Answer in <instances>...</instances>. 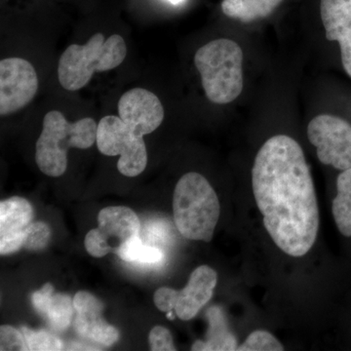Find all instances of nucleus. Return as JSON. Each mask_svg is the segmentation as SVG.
Masks as SVG:
<instances>
[{
	"label": "nucleus",
	"mask_w": 351,
	"mask_h": 351,
	"mask_svg": "<svg viewBox=\"0 0 351 351\" xmlns=\"http://www.w3.org/2000/svg\"><path fill=\"white\" fill-rule=\"evenodd\" d=\"M252 186L270 239L291 257L306 255L317 237L319 211L301 145L286 135L269 138L256 156Z\"/></svg>",
	"instance_id": "nucleus-1"
},
{
	"label": "nucleus",
	"mask_w": 351,
	"mask_h": 351,
	"mask_svg": "<svg viewBox=\"0 0 351 351\" xmlns=\"http://www.w3.org/2000/svg\"><path fill=\"white\" fill-rule=\"evenodd\" d=\"M176 226L182 237L210 242L221 214V205L210 182L198 173L182 176L173 197Z\"/></svg>",
	"instance_id": "nucleus-2"
},
{
	"label": "nucleus",
	"mask_w": 351,
	"mask_h": 351,
	"mask_svg": "<svg viewBox=\"0 0 351 351\" xmlns=\"http://www.w3.org/2000/svg\"><path fill=\"white\" fill-rule=\"evenodd\" d=\"M97 128L96 122L90 117L69 123L61 112L46 113L36 147V161L41 172L53 178L64 174L69 149L91 147L96 143Z\"/></svg>",
	"instance_id": "nucleus-3"
},
{
	"label": "nucleus",
	"mask_w": 351,
	"mask_h": 351,
	"mask_svg": "<svg viewBox=\"0 0 351 351\" xmlns=\"http://www.w3.org/2000/svg\"><path fill=\"white\" fill-rule=\"evenodd\" d=\"M195 64L208 100L218 105L232 103L243 90V51L230 39L205 44L195 53Z\"/></svg>",
	"instance_id": "nucleus-4"
},
{
	"label": "nucleus",
	"mask_w": 351,
	"mask_h": 351,
	"mask_svg": "<svg viewBox=\"0 0 351 351\" xmlns=\"http://www.w3.org/2000/svg\"><path fill=\"white\" fill-rule=\"evenodd\" d=\"M127 55L123 38L112 34L105 39L96 34L84 45L69 46L58 64L60 84L68 91H77L86 86L95 73H103L119 66Z\"/></svg>",
	"instance_id": "nucleus-5"
},
{
	"label": "nucleus",
	"mask_w": 351,
	"mask_h": 351,
	"mask_svg": "<svg viewBox=\"0 0 351 351\" xmlns=\"http://www.w3.org/2000/svg\"><path fill=\"white\" fill-rule=\"evenodd\" d=\"M97 147L108 156H120L117 168L120 174L137 177L144 172L147 164V152L144 137L136 135L119 117H103L97 128Z\"/></svg>",
	"instance_id": "nucleus-6"
},
{
	"label": "nucleus",
	"mask_w": 351,
	"mask_h": 351,
	"mask_svg": "<svg viewBox=\"0 0 351 351\" xmlns=\"http://www.w3.org/2000/svg\"><path fill=\"white\" fill-rule=\"evenodd\" d=\"M140 230V219L130 208H105L98 215V228L90 230L85 237V249L95 258L117 254L124 244L138 237Z\"/></svg>",
	"instance_id": "nucleus-7"
},
{
	"label": "nucleus",
	"mask_w": 351,
	"mask_h": 351,
	"mask_svg": "<svg viewBox=\"0 0 351 351\" xmlns=\"http://www.w3.org/2000/svg\"><path fill=\"white\" fill-rule=\"evenodd\" d=\"M307 136L321 163L341 171L351 167V125L346 120L318 115L309 122Z\"/></svg>",
	"instance_id": "nucleus-8"
},
{
	"label": "nucleus",
	"mask_w": 351,
	"mask_h": 351,
	"mask_svg": "<svg viewBox=\"0 0 351 351\" xmlns=\"http://www.w3.org/2000/svg\"><path fill=\"white\" fill-rule=\"evenodd\" d=\"M38 89L34 66L22 58H6L0 62V114L2 117L29 105Z\"/></svg>",
	"instance_id": "nucleus-9"
},
{
	"label": "nucleus",
	"mask_w": 351,
	"mask_h": 351,
	"mask_svg": "<svg viewBox=\"0 0 351 351\" xmlns=\"http://www.w3.org/2000/svg\"><path fill=\"white\" fill-rule=\"evenodd\" d=\"M119 113L120 119L141 137L156 131L164 119V108L158 97L144 88H134L122 95Z\"/></svg>",
	"instance_id": "nucleus-10"
},
{
	"label": "nucleus",
	"mask_w": 351,
	"mask_h": 351,
	"mask_svg": "<svg viewBox=\"0 0 351 351\" xmlns=\"http://www.w3.org/2000/svg\"><path fill=\"white\" fill-rule=\"evenodd\" d=\"M73 306L76 313L75 329L80 337L106 346L119 341V330L104 319V304L96 297L84 291L78 292L73 299Z\"/></svg>",
	"instance_id": "nucleus-11"
},
{
	"label": "nucleus",
	"mask_w": 351,
	"mask_h": 351,
	"mask_svg": "<svg viewBox=\"0 0 351 351\" xmlns=\"http://www.w3.org/2000/svg\"><path fill=\"white\" fill-rule=\"evenodd\" d=\"M34 208L23 197H11L0 203V254L15 253L24 248L27 228L34 219Z\"/></svg>",
	"instance_id": "nucleus-12"
},
{
	"label": "nucleus",
	"mask_w": 351,
	"mask_h": 351,
	"mask_svg": "<svg viewBox=\"0 0 351 351\" xmlns=\"http://www.w3.org/2000/svg\"><path fill=\"white\" fill-rule=\"evenodd\" d=\"M218 276L212 267L201 265L193 270L186 287L178 291L175 313L181 320L193 319L213 297Z\"/></svg>",
	"instance_id": "nucleus-13"
},
{
	"label": "nucleus",
	"mask_w": 351,
	"mask_h": 351,
	"mask_svg": "<svg viewBox=\"0 0 351 351\" xmlns=\"http://www.w3.org/2000/svg\"><path fill=\"white\" fill-rule=\"evenodd\" d=\"M320 14L326 38L338 41L343 68L351 77V0H321Z\"/></svg>",
	"instance_id": "nucleus-14"
},
{
	"label": "nucleus",
	"mask_w": 351,
	"mask_h": 351,
	"mask_svg": "<svg viewBox=\"0 0 351 351\" xmlns=\"http://www.w3.org/2000/svg\"><path fill=\"white\" fill-rule=\"evenodd\" d=\"M210 328L207 341H196L191 346L195 351L237 350L239 348L237 339L228 330L225 316L219 307H211L207 313Z\"/></svg>",
	"instance_id": "nucleus-15"
},
{
	"label": "nucleus",
	"mask_w": 351,
	"mask_h": 351,
	"mask_svg": "<svg viewBox=\"0 0 351 351\" xmlns=\"http://www.w3.org/2000/svg\"><path fill=\"white\" fill-rule=\"evenodd\" d=\"M283 0H223L221 10L228 17L250 23L267 17Z\"/></svg>",
	"instance_id": "nucleus-16"
},
{
	"label": "nucleus",
	"mask_w": 351,
	"mask_h": 351,
	"mask_svg": "<svg viewBox=\"0 0 351 351\" xmlns=\"http://www.w3.org/2000/svg\"><path fill=\"white\" fill-rule=\"evenodd\" d=\"M338 195L332 200V212L339 232L351 237V167L343 170L337 180Z\"/></svg>",
	"instance_id": "nucleus-17"
},
{
	"label": "nucleus",
	"mask_w": 351,
	"mask_h": 351,
	"mask_svg": "<svg viewBox=\"0 0 351 351\" xmlns=\"http://www.w3.org/2000/svg\"><path fill=\"white\" fill-rule=\"evenodd\" d=\"M117 255L121 260L128 263H143V265H156L162 261L163 254L156 247L144 244L140 237H136L124 244Z\"/></svg>",
	"instance_id": "nucleus-18"
},
{
	"label": "nucleus",
	"mask_w": 351,
	"mask_h": 351,
	"mask_svg": "<svg viewBox=\"0 0 351 351\" xmlns=\"http://www.w3.org/2000/svg\"><path fill=\"white\" fill-rule=\"evenodd\" d=\"M73 311V300L64 294H54L44 316L53 329L63 332L71 325Z\"/></svg>",
	"instance_id": "nucleus-19"
},
{
	"label": "nucleus",
	"mask_w": 351,
	"mask_h": 351,
	"mask_svg": "<svg viewBox=\"0 0 351 351\" xmlns=\"http://www.w3.org/2000/svg\"><path fill=\"white\" fill-rule=\"evenodd\" d=\"M22 332L27 341V350L56 351L61 350L63 348V343L60 339L45 330L34 331L29 328L23 327Z\"/></svg>",
	"instance_id": "nucleus-20"
},
{
	"label": "nucleus",
	"mask_w": 351,
	"mask_h": 351,
	"mask_svg": "<svg viewBox=\"0 0 351 351\" xmlns=\"http://www.w3.org/2000/svg\"><path fill=\"white\" fill-rule=\"evenodd\" d=\"M239 351H282L284 346L270 332L258 330L251 332L244 343L239 346Z\"/></svg>",
	"instance_id": "nucleus-21"
},
{
	"label": "nucleus",
	"mask_w": 351,
	"mask_h": 351,
	"mask_svg": "<svg viewBox=\"0 0 351 351\" xmlns=\"http://www.w3.org/2000/svg\"><path fill=\"white\" fill-rule=\"evenodd\" d=\"M51 234L52 232L47 223L43 221L32 223L25 234L24 248L32 251L43 250L49 243Z\"/></svg>",
	"instance_id": "nucleus-22"
},
{
	"label": "nucleus",
	"mask_w": 351,
	"mask_h": 351,
	"mask_svg": "<svg viewBox=\"0 0 351 351\" xmlns=\"http://www.w3.org/2000/svg\"><path fill=\"white\" fill-rule=\"evenodd\" d=\"M0 350H27L24 334L15 328L2 325L0 328Z\"/></svg>",
	"instance_id": "nucleus-23"
},
{
	"label": "nucleus",
	"mask_w": 351,
	"mask_h": 351,
	"mask_svg": "<svg viewBox=\"0 0 351 351\" xmlns=\"http://www.w3.org/2000/svg\"><path fill=\"white\" fill-rule=\"evenodd\" d=\"M149 346L154 351L176 350L172 335L162 326H156L149 332Z\"/></svg>",
	"instance_id": "nucleus-24"
},
{
	"label": "nucleus",
	"mask_w": 351,
	"mask_h": 351,
	"mask_svg": "<svg viewBox=\"0 0 351 351\" xmlns=\"http://www.w3.org/2000/svg\"><path fill=\"white\" fill-rule=\"evenodd\" d=\"M178 291L175 289L161 287L154 293V301L157 308L164 313L174 311Z\"/></svg>",
	"instance_id": "nucleus-25"
},
{
	"label": "nucleus",
	"mask_w": 351,
	"mask_h": 351,
	"mask_svg": "<svg viewBox=\"0 0 351 351\" xmlns=\"http://www.w3.org/2000/svg\"><path fill=\"white\" fill-rule=\"evenodd\" d=\"M53 295H54V287L50 283L45 284L40 290L36 291L32 294V304L36 311L41 315H45Z\"/></svg>",
	"instance_id": "nucleus-26"
},
{
	"label": "nucleus",
	"mask_w": 351,
	"mask_h": 351,
	"mask_svg": "<svg viewBox=\"0 0 351 351\" xmlns=\"http://www.w3.org/2000/svg\"><path fill=\"white\" fill-rule=\"evenodd\" d=\"M170 3L174 4V5H178V4H181L182 2H184V0H167Z\"/></svg>",
	"instance_id": "nucleus-27"
},
{
	"label": "nucleus",
	"mask_w": 351,
	"mask_h": 351,
	"mask_svg": "<svg viewBox=\"0 0 351 351\" xmlns=\"http://www.w3.org/2000/svg\"><path fill=\"white\" fill-rule=\"evenodd\" d=\"M173 311H169V313H167V318H168V319H170V320H174L175 319V316H174V313H173Z\"/></svg>",
	"instance_id": "nucleus-28"
}]
</instances>
